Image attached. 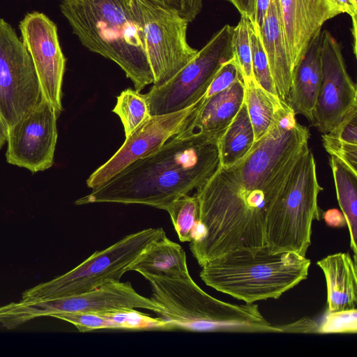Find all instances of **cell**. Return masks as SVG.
Listing matches in <instances>:
<instances>
[{
    "mask_svg": "<svg viewBox=\"0 0 357 357\" xmlns=\"http://www.w3.org/2000/svg\"><path fill=\"white\" fill-rule=\"evenodd\" d=\"M321 30L311 39L303 57L294 68L287 101L296 114L304 116L311 123L321 82Z\"/></svg>",
    "mask_w": 357,
    "mask_h": 357,
    "instance_id": "cell-17",
    "label": "cell"
},
{
    "mask_svg": "<svg viewBox=\"0 0 357 357\" xmlns=\"http://www.w3.org/2000/svg\"><path fill=\"white\" fill-rule=\"evenodd\" d=\"M165 211L181 242H191L199 221V205L196 195H185L172 202Z\"/></svg>",
    "mask_w": 357,
    "mask_h": 357,
    "instance_id": "cell-26",
    "label": "cell"
},
{
    "mask_svg": "<svg viewBox=\"0 0 357 357\" xmlns=\"http://www.w3.org/2000/svg\"><path fill=\"white\" fill-rule=\"evenodd\" d=\"M322 190L314 154L307 146L268 209L265 236L270 252H294L305 257L311 244L312 222L322 218L318 204Z\"/></svg>",
    "mask_w": 357,
    "mask_h": 357,
    "instance_id": "cell-6",
    "label": "cell"
},
{
    "mask_svg": "<svg viewBox=\"0 0 357 357\" xmlns=\"http://www.w3.org/2000/svg\"><path fill=\"white\" fill-rule=\"evenodd\" d=\"M60 9L82 45L116 63L136 91L154 83L136 0H62Z\"/></svg>",
    "mask_w": 357,
    "mask_h": 357,
    "instance_id": "cell-3",
    "label": "cell"
},
{
    "mask_svg": "<svg viewBox=\"0 0 357 357\" xmlns=\"http://www.w3.org/2000/svg\"><path fill=\"white\" fill-rule=\"evenodd\" d=\"M317 264L327 287L326 312L357 309V262L348 252L328 255Z\"/></svg>",
    "mask_w": 357,
    "mask_h": 357,
    "instance_id": "cell-19",
    "label": "cell"
},
{
    "mask_svg": "<svg viewBox=\"0 0 357 357\" xmlns=\"http://www.w3.org/2000/svg\"><path fill=\"white\" fill-rule=\"evenodd\" d=\"M310 137L282 101L268 132L248 154L229 167L219 165L196 190L204 235L189 246L199 266L231 251L266 245L268 209Z\"/></svg>",
    "mask_w": 357,
    "mask_h": 357,
    "instance_id": "cell-1",
    "label": "cell"
},
{
    "mask_svg": "<svg viewBox=\"0 0 357 357\" xmlns=\"http://www.w3.org/2000/svg\"><path fill=\"white\" fill-rule=\"evenodd\" d=\"M328 133L342 142L357 144V107L351 110L342 121Z\"/></svg>",
    "mask_w": 357,
    "mask_h": 357,
    "instance_id": "cell-32",
    "label": "cell"
},
{
    "mask_svg": "<svg viewBox=\"0 0 357 357\" xmlns=\"http://www.w3.org/2000/svg\"><path fill=\"white\" fill-rule=\"evenodd\" d=\"M112 112L122 122L125 138L151 116L145 95L132 89L122 91L116 97V103Z\"/></svg>",
    "mask_w": 357,
    "mask_h": 357,
    "instance_id": "cell-25",
    "label": "cell"
},
{
    "mask_svg": "<svg viewBox=\"0 0 357 357\" xmlns=\"http://www.w3.org/2000/svg\"><path fill=\"white\" fill-rule=\"evenodd\" d=\"M259 33L278 97L287 102L292 67L278 0H271Z\"/></svg>",
    "mask_w": 357,
    "mask_h": 357,
    "instance_id": "cell-18",
    "label": "cell"
},
{
    "mask_svg": "<svg viewBox=\"0 0 357 357\" xmlns=\"http://www.w3.org/2000/svg\"><path fill=\"white\" fill-rule=\"evenodd\" d=\"M153 85L167 82L197 54L187 39L190 23L176 10L152 0H136Z\"/></svg>",
    "mask_w": 357,
    "mask_h": 357,
    "instance_id": "cell-9",
    "label": "cell"
},
{
    "mask_svg": "<svg viewBox=\"0 0 357 357\" xmlns=\"http://www.w3.org/2000/svg\"><path fill=\"white\" fill-rule=\"evenodd\" d=\"M310 260L294 252L271 253L266 245L239 249L202 266L203 282L246 303L278 298L307 279Z\"/></svg>",
    "mask_w": 357,
    "mask_h": 357,
    "instance_id": "cell-4",
    "label": "cell"
},
{
    "mask_svg": "<svg viewBox=\"0 0 357 357\" xmlns=\"http://www.w3.org/2000/svg\"><path fill=\"white\" fill-rule=\"evenodd\" d=\"M22 42L33 61L43 96L59 116L63 111L62 84L66 59L57 27L47 15L32 12L19 24Z\"/></svg>",
    "mask_w": 357,
    "mask_h": 357,
    "instance_id": "cell-13",
    "label": "cell"
},
{
    "mask_svg": "<svg viewBox=\"0 0 357 357\" xmlns=\"http://www.w3.org/2000/svg\"><path fill=\"white\" fill-rule=\"evenodd\" d=\"M221 135L181 131L75 204H142L165 210L174 200L199 188L219 167Z\"/></svg>",
    "mask_w": 357,
    "mask_h": 357,
    "instance_id": "cell-2",
    "label": "cell"
},
{
    "mask_svg": "<svg viewBox=\"0 0 357 357\" xmlns=\"http://www.w3.org/2000/svg\"><path fill=\"white\" fill-rule=\"evenodd\" d=\"M322 142L324 149L331 156L338 158L357 174V144L338 140L328 132L322 135Z\"/></svg>",
    "mask_w": 357,
    "mask_h": 357,
    "instance_id": "cell-30",
    "label": "cell"
},
{
    "mask_svg": "<svg viewBox=\"0 0 357 357\" xmlns=\"http://www.w3.org/2000/svg\"><path fill=\"white\" fill-rule=\"evenodd\" d=\"M330 166L337 202L349 229L353 259L357 262V174L334 156H331Z\"/></svg>",
    "mask_w": 357,
    "mask_h": 357,
    "instance_id": "cell-21",
    "label": "cell"
},
{
    "mask_svg": "<svg viewBox=\"0 0 357 357\" xmlns=\"http://www.w3.org/2000/svg\"><path fill=\"white\" fill-rule=\"evenodd\" d=\"M282 101L279 97L272 96L257 83L245 88L244 102L252 126L255 142L268 132L275 112Z\"/></svg>",
    "mask_w": 357,
    "mask_h": 357,
    "instance_id": "cell-24",
    "label": "cell"
},
{
    "mask_svg": "<svg viewBox=\"0 0 357 357\" xmlns=\"http://www.w3.org/2000/svg\"><path fill=\"white\" fill-rule=\"evenodd\" d=\"M197 103L177 112L151 115L127 138L119 149L87 178V187L94 189L105 183L135 161L160 149L180 133Z\"/></svg>",
    "mask_w": 357,
    "mask_h": 357,
    "instance_id": "cell-14",
    "label": "cell"
},
{
    "mask_svg": "<svg viewBox=\"0 0 357 357\" xmlns=\"http://www.w3.org/2000/svg\"><path fill=\"white\" fill-rule=\"evenodd\" d=\"M165 235L162 227L128 234L105 249L94 252L68 272L24 291L22 298L65 297L119 282L145 248Z\"/></svg>",
    "mask_w": 357,
    "mask_h": 357,
    "instance_id": "cell-7",
    "label": "cell"
},
{
    "mask_svg": "<svg viewBox=\"0 0 357 357\" xmlns=\"http://www.w3.org/2000/svg\"><path fill=\"white\" fill-rule=\"evenodd\" d=\"M254 142V131L244 102L219 138L220 165L229 167L241 160L250 151Z\"/></svg>",
    "mask_w": 357,
    "mask_h": 357,
    "instance_id": "cell-22",
    "label": "cell"
},
{
    "mask_svg": "<svg viewBox=\"0 0 357 357\" xmlns=\"http://www.w3.org/2000/svg\"><path fill=\"white\" fill-rule=\"evenodd\" d=\"M250 29L251 22L248 17L241 15L238 23L234 28L232 36L234 58L239 68L245 88L257 83L252 71Z\"/></svg>",
    "mask_w": 357,
    "mask_h": 357,
    "instance_id": "cell-27",
    "label": "cell"
},
{
    "mask_svg": "<svg viewBox=\"0 0 357 357\" xmlns=\"http://www.w3.org/2000/svg\"><path fill=\"white\" fill-rule=\"evenodd\" d=\"M59 116L45 98L8 129V163L31 173L43 172L54 163Z\"/></svg>",
    "mask_w": 357,
    "mask_h": 357,
    "instance_id": "cell-12",
    "label": "cell"
},
{
    "mask_svg": "<svg viewBox=\"0 0 357 357\" xmlns=\"http://www.w3.org/2000/svg\"><path fill=\"white\" fill-rule=\"evenodd\" d=\"M321 82L312 125L326 133L357 107L356 85L349 76L340 43L326 29L321 45Z\"/></svg>",
    "mask_w": 357,
    "mask_h": 357,
    "instance_id": "cell-11",
    "label": "cell"
},
{
    "mask_svg": "<svg viewBox=\"0 0 357 357\" xmlns=\"http://www.w3.org/2000/svg\"><path fill=\"white\" fill-rule=\"evenodd\" d=\"M239 79H243L238 65L233 58L220 67L204 97L208 98L229 88Z\"/></svg>",
    "mask_w": 357,
    "mask_h": 357,
    "instance_id": "cell-31",
    "label": "cell"
},
{
    "mask_svg": "<svg viewBox=\"0 0 357 357\" xmlns=\"http://www.w3.org/2000/svg\"><path fill=\"white\" fill-rule=\"evenodd\" d=\"M250 44L253 75L257 84L272 96L278 97L259 30L251 23Z\"/></svg>",
    "mask_w": 357,
    "mask_h": 357,
    "instance_id": "cell-28",
    "label": "cell"
},
{
    "mask_svg": "<svg viewBox=\"0 0 357 357\" xmlns=\"http://www.w3.org/2000/svg\"><path fill=\"white\" fill-rule=\"evenodd\" d=\"M151 287V299L163 312L172 329L195 332L281 333L254 303L232 304L210 296L189 275L184 278H145Z\"/></svg>",
    "mask_w": 357,
    "mask_h": 357,
    "instance_id": "cell-5",
    "label": "cell"
},
{
    "mask_svg": "<svg viewBox=\"0 0 357 357\" xmlns=\"http://www.w3.org/2000/svg\"><path fill=\"white\" fill-rule=\"evenodd\" d=\"M176 10L189 22H192L201 12L203 0H152Z\"/></svg>",
    "mask_w": 357,
    "mask_h": 357,
    "instance_id": "cell-33",
    "label": "cell"
},
{
    "mask_svg": "<svg viewBox=\"0 0 357 357\" xmlns=\"http://www.w3.org/2000/svg\"><path fill=\"white\" fill-rule=\"evenodd\" d=\"M43 98L26 47L14 29L0 19V114L8 129Z\"/></svg>",
    "mask_w": 357,
    "mask_h": 357,
    "instance_id": "cell-10",
    "label": "cell"
},
{
    "mask_svg": "<svg viewBox=\"0 0 357 357\" xmlns=\"http://www.w3.org/2000/svg\"><path fill=\"white\" fill-rule=\"evenodd\" d=\"M229 1L241 15L249 19L252 24H255L256 0H227Z\"/></svg>",
    "mask_w": 357,
    "mask_h": 357,
    "instance_id": "cell-35",
    "label": "cell"
},
{
    "mask_svg": "<svg viewBox=\"0 0 357 357\" xmlns=\"http://www.w3.org/2000/svg\"><path fill=\"white\" fill-rule=\"evenodd\" d=\"M292 72L308 43L333 18L324 0H278Z\"/></svg>",
    "mask_w": 357,
    "mask_h": 357,
    "instance_id": "cell-15",
    "label": "cell"
},
{
    "mask_svg": "<svg viewBox=\"0 0 357 357\" xmlns=\"http://www.w3.org/2000/svg\"><path fill=\"white\" fill-rule=\"evenodd\" d=\"M357 332V309L326 312L319 325V334L353 333Z\"/></svg>",
    "mask_w": 357,
    "mask_h": 357,
    "instance_id": "cell-29",
    "label": "cell"
},
{
    "mask_svg": "<svg viewBox=\"0 0 357 357\" xmlns=\"http://www.w3.org/2000/svg\"><path fill=\"white\" fill-rule=\"evenodd\" d=\"M278 326L282 333L319 334V324L308 317L300 319L294 323Z\"/></svg>",
    "mask_w": 357,
    "mask_h": 357,
    "instance_id": "cell-34",
    "label": "cell"
},
{
    "mask_svg": "<svg viewBox=\"0 0 357 357\" xmlns=\"http://www.w3.org/2000/svg\"><path fill=\"white\" fill-rule=\"evenodd\" d=\"M8 135V127L0 114V149L7 142Z\"/></svg>",
    "mask_w": 357,
    "mask_h": 357,
    "instance_id": "cell-38",
    "label": "cell"
},
{
    "mask_svg": "<svg viewBox=\"0 0 357 357\" xmlns=\"http://www.w3.org/2000/svg\"><path fill=\"white\" fill-rule=\"evenodd\" d=\"M145 278H184L190 275L183 248L166 235L151 243L129 267Z\"/></svg>",
    "mask_w": 357,
    "mask_h": 357,
    "instance_id": "cell-20",
    "label": "cell"
},
{
    "mask_svg": "<svg viewBox=\"0 0 357 357\" xmlns=\"http://www.w3.org/2000/svg\"><path fill=\"white\" fill-rule=\"evenodd\" d=\"M93 330L125 329L149 330L172 329L169 324L161 317L154 318L135 308H123L105 312L93 313Z\"/></svg>",
    "mask_w": 357,
    "mask_h": 357,
    "instance_id": "cell-23",
    "label": "cell"
},
{
    "mask_svg": "<svg viewBox=\"0 0 357 357\" xmlns=\"http://www.w3.org/2000/svg\"><path fill=\"white\" fill-rule=\"evenodd\" d=\"M322 218L328 226L343 227L347 225L346 219L342 211L336 208L323 212Z\"/></svg>",
    "mask_w": 357,
    "mask_h": 357,
    "instance_id": "cell-36",
    "label": "cell"
},
{
    "mask_svg": "<svg viewBox=\"0 0 357 357\" xmlns=\"http://www.w3.org/2000/svg\"><path fill=\"white\" fill-rule=\"evenodd\" d=\"M354 3L357 5V0H353Z\"/></svg>",
    "mask_w": 357,
    "mask_h": 357,
    "instance_id": "cell-39",
    "label": "cell"
},
{
    "mask_svg": "<svg viewBox=\"0 0 357 357\" xmlns=\"http://www.w3.org/2000/svg\"><path fill=\"white\" fill-rule=\"evenodd\" d=\"M234 28L225 24L172 78L162 85L152 86L144 94L151 115L182 110L203 98L220 67L234 58Z\"/></svg>",
    "mask_w": 357,
    "mask_h": 357,
    "instance_id": "cell-8",
    "label": "cell"
},
{
    "mask_svg": "<svg viewBox=\"0 0 357 357\" xmlns=\"http://www.w3.org/2000/svg\"><path fill=\"white\" fill-rule=\"evenodd\" d=\"M244 99L242 79L208 98L203 96L183 131L222 135L240 110Z\"/></svg>",
    "mask_w": 357,
    "mask_h": 357,
    "instance_id": "cell-16",
    "label": "cell"
},
{
    "mask_svg": "<svg viewBox=\"0 0 357 357\" xmlns=\"http://www.w3.org/2000/svg\"><path fill=\"white\" fill-rule=\"evenodd\" d=\"M270 1L271 0H256L255 24H252L259 30L264 23Z\"/></svg>",
    "mask_w": 357,
    "mask_h": 357,
    "instance_id": "cell-37",
    "label": "cell"
}]
</instances>
